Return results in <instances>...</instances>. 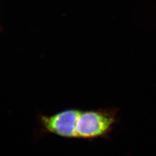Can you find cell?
Returning <instances> with one entry per match:
<instances>
[{
	"label": "cell",
	"instance_id": "cell-1",
	"mask_svg": "<svg viewBox=\"0 0 156 156\" xmlns=\"http://www.w3.org/2000/svg\"><path fill=\"white\" fill-rule=\"evenodd\" d=\"M118 109L80 110L74 128V139L94 140L104 138L113 129L119 119Z\"/></svg>",
	"mask_w": 156,
	"mask_h": 156
},
{
	"label": "cell",
	"instance_id": "cell-2",
	"mask_svg": "<svg viewBox=\"0 0 156 156\" xmlns=\"http://www.w3.org/2000/svg\"><path fill=\"white\" fill-rule=\"evenodd\" d=\"M80 111L70 109L51 116H41V124L47 132L61 137L74 139V128Z\"/></svg>",
	"mask_w": 156,
	"mask_h": 156
}]
</instances>
